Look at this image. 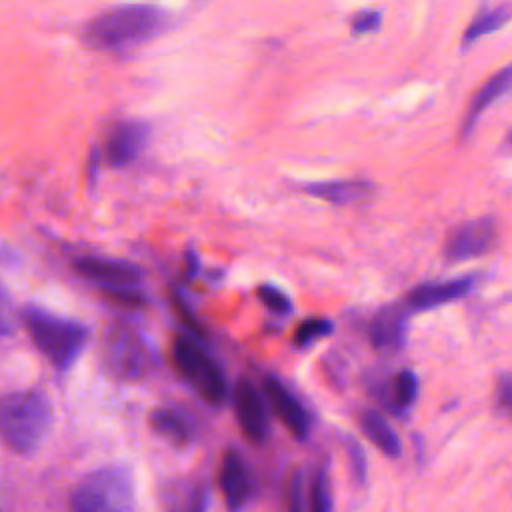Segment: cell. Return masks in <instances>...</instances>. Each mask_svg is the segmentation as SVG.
I'll list each match as a JSON object with an SVG mask.
<instances>
[{"mask_svg": "<svg viewBox=\"0 0 512 512\" xmlns=\"http://www.w3.org/2000/svg\"><path fill=\"white\" fill-rule=\"evenodd\" d=\"M262 388L278 420L288 428V432L296 440L304 442L310 436L312 418L304 408V404L298 400V396L274 376H266Z\"/></svg>", "mask_w": 512, "mask_h": 512, "instance_id": "obj_11", "label": "cell"}, {"mask_svg": "<svg viewBox=\"0 0 512 512\" xmlns=\"http://www.w3.org/2000/svg\"><path fill=\"white\" fill-rule=\"evenodd\" d=\"M256 296L276 316H286V314L292 312L290 296L284 290H280L278 286H274V284H260L256 288Z\"/></svg>", "mask_w": 512, "mask_h": 512, "instance_id": "obj_23", "label": "cell"}, {"mask_svg": "<svg viewBox=\"0 0 512 512\" xmlns=\"http://www.w3.org/2000/svg\"><path fill=\"white\" fill-rule=\"evenodd\" d=\"M512 18V6H498L494 10H484L480 12L466 28L464 36H462V46H470L476 40H480L486 34L496 32L498 28H502L508 20Z\"/></svg>", "mask_w": 512, "mask_h": 512, "instance_id": "obj_20", "label": "cell"}, {"mask_svg": "<svg viewBox=\"0 0 512 512\" xmlns=\"http://www.w3.org/2000/svg\"><path fill=\"white\" fill-rule=\"evenodd\" d=\"M510 90H512V64L506 66V68H502L500 72H496V74L474 94V98H472V102H470V108H468V112H466L464 124H462V138H466V136L474 130V126H476L480 114H482L490 104H494L500 96L508 94Z\"/></svg>", "mask_w": 512, "mask_h": 512, "instance_id": "obj_16", "label": "cell"}, {"mask_svg": "<svg viewBox=\"0 0 512 512\" xmlns=\"http://www.w3.org/2000/svg\"><path fill=\"white\" fill-rule=\"evenodd\" d=\"M172 302H174V308L178 310V314L184 318V322L188 324V328H190V332L192 334H196V336H200L204 330H202V326H200V322H198V318L190 312V308L186 306V302H184V298L180 296V294H174L172 296Z\"/></svg>", "mask_w": 512, "mask_h": 512, "instance_id": "obj_28", "label": "cell"}, {"mask_svg": "<svg viewBox=\"0 0 512 512\" xmlns=\"http://www.w3.org/2000/svg\"><path fill=\"white\" fill-rule=\"evenodd\" d=\"M288 506L292 510L304 508V476L300 470H296L288 482Z\"/></svg>", "mask_w": 512, "mask_h": 512, "instance_id": "obj_26", "label": "cell"}, {"mask_svg": "<svg viewBox=\"0 0 512 512\" xmlns=\"http://www.w3.org/2000/svg\"><path fill=\"white\" fill-rule=\"evenodd\" d=\"M74 512H126L134 508V480L128 466L110 464L84 476L70 492Z\"/></svg>", "mask_w": 512, "mask_h": 512, "instance_id": "obj_5", "label": "cell"}, {"mask_svg": "<svg viewBox=\"0 0 512 512\" xmlns=\"http://www.w3.org/2000/svg\"><path fill=\"white\" fill-rule=\"evenodd\" d=\"M148 424L158 436H162L174 446L182 448L194 440V430L190 422L186 420L184 414H180L174 408H166V406L154 408L148 416Z\"/></svg>", "mask_w": 512, "mask_h": 512, "instance_id": "obj_17", "label": "cell"}, {"mask_svg": "<svg viewBox=\"0 0 512 512\" xmlns=\"http://www.w3.org/2000/svg\"><path fill=\"white\" fill-rule=\"evenodd\" d=\"M344 448H346V456H348V468L352 474V480L356 486H364L366 478H368V458L364 448L360 446L358 440L354 438H346L344 440Z\"/></svg>", "mask_w": 512, "mask_h": 512, "instance_id": "obj_24", "label": "cell"}, {"mask_svg": "<svg viewBox=\"0 0 512 512\" xmlns=\"http://www.w3.org/2000/svg\"><path fill=\"white\" fill-rule=\"evenodd\" d=\"M300 190L312 198L324 200L328 204L346 206L366 200L374 192V184L364 178H348V180H324V182H306Z\"/></svg>", "mask_w": 512, "mask_h": 512, "instance_id": "obj_15", "label": "cell"}, {"mask_svg": "<svg viewBox=\"0 0 512 512\" xmlns=\"http://www.w3.org/2000/svg\"><path fill=\"white\" fill-rule=\"evenodd\" d=\"M102 358L108 372L122 382L144 380L158 366L152 342L140 328L128 322L108 326L102 340Z\"/></svg>", "mask_w": 512, "mask_h": 512, "instance_id": "obj_4", "label": "cell"}, {"mask_svg": "<svg viewBox=\"0 0 512 512\" xmlns=\"http://www.w3.org/2000/svg\"><path fill=\"white\" fill-rule=\"evenodd\" d=\"M418 390H420L418 376L412 370H400L386 382V394H382V398H386L384 402L388 410L400 416L414 406L418 398Z\"/></svg>", "mask_w": 512, "mask_h": 512, "instance_id": "obj_19", "label": "cell"}, {"mask_svg": "<svg viewBox=\"0 0 512 512\" xmlns=\"http://www.w3.org/2000/svg\"><path fill=\"white\" fill-rule=\"evenodd\" d=\"M496 400L508 414H512V374H502L498 378Z\"/></svg>", "mask_w": 512, "mask_h": 512, "instance_id": "obj_27", "label": "cell"}, {"mask_svg": "<svg viewBox=\"0 0 512 512\" xmlns=\"http://www.w3.org/2000/svg\"><path fill=\"white\" fill-rule=\"evenodd\" d=\"M20 320L32 344L58 372H68L74 366L90 338V330L82 322L32 304L22 308Z\"/></svg>", "mask_w": 512, "mask_h": 512, "instance_id": "obj_2", "label": "cell"}, {"mask_svg": "<svg viewBox=\"0 0 512 512\" xmlns=\"http://www.w3.org/2000/svg\"><path fill=\"white\" fill-rule=\"evenodd\" d=\"M474 288L472 276L442 280V282H424L414 286L402 300V304L410 312H422L430 308H438L442 304L464 298Z\"/></svg>", "mask_w": 512, "mask_h": 512, "instance_id": "obj_13", "label": "cell"}, {"mask_svg": "<svg viewBox=\"0 0 512 512\" xmlns=\"http://www.w3.org/2000/svg\"><path fill=\"white\" fill-rule=\"evenodd\" d=\"M52 426L50 398L36 388L14 390L2 398L0 432L4 444L20 456L40 448Z\"/></svg>", "mask_w": 512, "mask_h": 512, "instance_id": "obj_3", "label": "cell"}, {"mask_svg": "<svg viewBox=\"0 0 512 512\" xmlns=\"http://www.w3.org/2000/svg\"><path fill=\"white\" fill-rule=\"evenodd\" d=\"M496 240L492 218H476L454 228L444 244V256L450 262H462L486 254Z\"/></svg>", "mask_w": 512, "mask_h": 512, "instance_id": "obj_10", "label": "cell"}, {"mask_svg": "<svg viewBox=\"0 0 512 512\" xmlns=\"http://www.w3.org/2000/svg\"><path fill=\"white\" fill-rule=\"evenodd\" d=\"M72 270L84 280L96 284L110 298L126 306H142L144 294L140 290L142 270L126 260L80 256L72 260Z\"/></svg>", "mask_w": 512, "mask_h": 512, "instance_id": "obj_7", "label": "cell"}, {"mask_svg": "<svg viewBox=\"0 0 512 512\" xmlns=\"http://www.w3.org/2000/svg\"><path fill=\"white\" fill-rule=\"evenodd\" d=\"M358 426L364 432V436L386 456L398 458L402 454V444H400L394 428L388 424V420L380 412L362 410L358 414Z\"/></svg>", "mask_w": 512, "mask_h": 512, "instance_id": "obj_18", "label": "cell"}, {"mask_svg": "<svg viewBox=\"0 0 512 512\" xmlns=\"http://www.w3.org/2000/svg\"><path fill=\"white\" fill-rule=\"evenodd\" d=\"M308 506L314 512H328L332 510L334 502H332V490H330V478H328V470L326 466H320L312 478L310 484V502Z\"/></svg>", "mask_w": 512, "mask_h": 512, "instance_id": "obj_22", "label": "cell"}, {"mask_svg": "<svg viewBox=\"0 0 512 512\" xmlns=\"http://www.w3.org/2000/svg\"><path fill=\"white\" fill-rule=\"evenodd\" d=\"M100 162H102V152L100 148H92L88 154V162H86V178H88V186L94 188L98 184V172H100Z\"/></svg>", "mask_w": 512, "mask_h": 512, "instance_id": "obj_29", "label": "cell"}, {"mask_svg": "<svg viewBox=\"0 0 512 512\" xmlns=\"http://www.w3.org/2000/svg\"><path fill=\"white\" fill-rule=\"evenodd\" d=\"M150 138V126L142 120H116L104 138V158L112 168H124L138 160Z\"/></svg>", "mask_w": 512, "mask_h": 512, "instance_id": "obj_8", "label": "cell"}, {"mask_svg": "<svg viewBox=\"0 0 512 512\" xmlns=\"http://www.w3.org/2000/svg\"><path fill=\"white\" fill-rule=\"evenodd\" d=\"M334 330V324L328 320V318H308L304 322L298 324V328L294 330V336H292V344L296 348H308L312 346L316 340L320 338H326L328 334H332Z\"/></svg>", "mask_w": 512, "mask_h": 512, "instance_id": "obj_21", "label": "cell"}, {"mask_svg": "<svg viewBox=\"0 0 512 512\" xmlns=\"http://www.w3.org/2000/svg\"><path fill=\"white\" fill-rule=\"evenodd\" d=\"M380 22H382V14L378 10H360L350 20V28L354 34H368L378 30Z\"/></svg>", "mask_w": 512, "mask_h": 512, "instance_id": "obj_25", "label": "cell"}, {"mask_svg": "<svg viewBox=\"0 0 512 512\" xmlns=\"http://www.w3.org/2000/svg\"><path fill=\"white\" fill-rule=\"evenodd\" d=\"M184 260H186V274H188V276H196V274H198V268H200V258H198L196 250H194V248H188Z\"/></svg>", "mask_w": 512, "mask_h": 512, "instance_id": "obj_30", "label": "cell"}, {"mask_svg": "<svg viewBox=\"0 0 512 512\" xmlns=\"http://www.w3.org/2000/svg\"><path fill=\"white\" fill-rule=\"evenodd\" d=\"M220 490L224 494L226 506L230 510L244 508L254 496V476L242 456L234 450H228L222 458L218 472Z\"/></svg>", "mask_w": 512, "mask_h": 512, "instance_id": "obj_14", "label": "cell"}, {"mask_svg": "<svg viewBox=\"0 0 512 512\" xmlns=\"http://www.w3.org/2000/svg\"><path fill=\"white\" fill-rule=\"evenodd\" d=\"M170 24L168 12L150 4H128L110 8L82 28V42L100 52L134 48L162 34Z\"/></svg>", "mask_w": 512, "mask_h": 512, "instance_id": "obj_1", "label": "cell"}, {"mask_svg": "<svg viewBox=\"0 0 512 512\" xmlns=\"http://www.w3.org/2000/svg\"><path fill=\"white\" fill-rule=\"evenodd\" d=\"M172 360L180 376L212 406H222L228 398V384L220 364L190 336H176Z\"/></svg>", "mask_w": 512, "mask_h": 512, "instance_id": "obj_6", "label": "cell"}, {"mask_svg": "<svg viewBox=\"0 0 512 512\" xmlns=\"http://www.w3.org/2000/svg\"><path fill=\"white\" fill-rule=\"evenodd\" d=\"M410 310L400 304L382 306L370 320L368 338L378 352H398L406 342Z\"/></svg>", "mask_w": 512, "mask_h": 512, "instance_id": "obj_12", "label": "cell"}, {"mask_svg": "<svg viewBox=\"0 0 512 512\" xmlns=\"http://www.w3.org/2000/svg\"><path fill=\"white\" fill-rule=\"evenodd\" d=\"M232 404L242 434L252 444H264L270 434V418L260 390L250 380L242 378L234 386Z\"/></svg>", "mask_w": 512, "mask_h": 512, "instance_id": "obj_9", "label": "cell"}, {"mask_svg": "<svg viewBox=\"0 0 512 512\" xmlns=\"http://www.w3.org/2000/svg\"><path fill=\"white\" fill-rule=\"evenodd\" d=\"M508 144H510V146H512V132H510V134H508Z\"/></svg>", "mask_w": 512, "mask_h": 512, "instance_id": "obj_31", "label": "cell"}]
</instances>
